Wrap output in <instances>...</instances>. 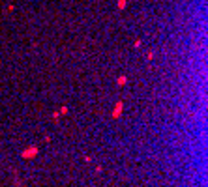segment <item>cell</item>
<instances>
[{"instance_id":"1","label":"cell","mask_w":208,"mask_h":187,"mask_svg":"<svg viewBox=\"0 0 208 187\" xmlns=\"http://www.w3.org/2000/svg\"><path fill=\"white\" fill-rule=\"evenodd\" d=\"M38 146H30V148H27V150H23L21 152V157L23 159H32V157H36L38 155Z\"/></svg>"},{"instance_id":"3","label":"cell","mask_w":208,"mask_h":187,"mask_svg":"<svg viewBox=\"0 0 208 187\" xmlns=\"http://www.w3.org/2000/svg\"><path fill=\"white\" fill-rule=\"evenodd\" d=\"M13 182H15V187H23L21 185V176H19L17 170H13Z\"/></svg>"},{"instance_id":"5","label":"cell","mask_w":208,"mask_h":187,"mask_svg":"<svg viewBox=\"0 0 208 187\" xmlns=\"http://www.w3.org/2000/svg\"><path fill=\"white\" fill-rule=\"evenodd\" d=\"M118 84H120V86H122V84H126V77H120V79H118Z\"/></svg>"},{"instance_id":"4","label":"cell","mask_w":208,"mask_h":187,"mask_svg":"<svg viewBox=\"0 0 208 187\" xmlns=\"http://www.w3.org/2000/svg\"><path fill=\"white\" fill-rule=\"evenodd\" d=\"M124 6H126V0H118V8H120V10H122Z\"/></svg>"},{"instance_id":"2","label":"cell","mask_w":208,"mask_h":187,"mask_svg":"<svg viewBox=\"0 0 208 187\" xmlns=\"http://www.w3.org/2000/svg\"><path fill=\"white\" fill-rule=\"evenodd\" d=\"M120 110H122V101H118V103H116L115 110H112V118H118L120 116Z\"/></svg>"}]
</instances>
